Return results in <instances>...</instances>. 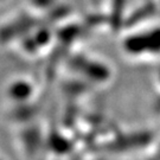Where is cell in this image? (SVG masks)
Returning <instances> with one entry per match:
<instances>
[{"instance_id":"cell-1","label":"cell","mask_w":160,"mask_h":160,"mask_svg":"<svg viewBox=\"0 0 160 160\" xmlns=\"http://www.w3.org/2000/svg\"><path fill=\"white\" fill-rule=\"evenodd\" d=\"M122 49L129 57L154 58L160 56V26L135 32L125 38Z\"/></svg>"},{"instance_id":"cell-2","label":"cell","mask_w":160,"mask_h":160,"mask_svg":"<svg viewBox=\"0 0 160 160\" xmlns=\"http://www.w3.org/2000/svg\"><path fill=\"white\" fill-rule=\"evenodd\" d=\"M31 94H33V86H31V83L26 82V81H19V82H14L12 83L10 88H8V96L12 100H28Z\"/></svg>"},{"instance_id":"cell-3","label":"cell","mask_w":160,"mask_h":160,"mask_svg":"<svg viewBox=\"0 0 160 160\" xmlns=\"http://www.w3.org/2000/svg\"><path fill=\"white\" fill-rule=\"evenodd\" d=\"M159 82H160V72H159Z\"/></svg>"}]
</instances>
